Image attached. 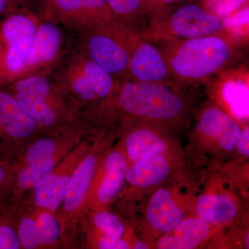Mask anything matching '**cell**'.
<instances>
[{"label":"cell","instance_id":"obj_12","mask_svg":"<svg viewBox=\"0 0 249 249\" xmlns=\"http://www.w3.org/2000/svg\"><path fill=\"white\" fill-rule=\"evenodd\" d=\"M170 172V165L164 156L153 153L134 162L127 170L125 178L132 186L147 188L164 181Z\"/></svg>","mask_w":249,"mask_h":249},{"label":"cell","instance_id":"obj_20","mask_svg":"<svg viewBox=\"0 0 249 249\" xmlns=\"http://www.w3.org/2000/svg\"><path fill=\"white\" fill-rule=\"evenodd\" d=\"M224 34L236 45L248 40L249 4L222 19Z\"/></svg>","mask_w":249,"mask_h":249},{"label":"cell","instance_id":"obj_4","mask_svg":"<svg viewBox=\"0 0 249 249\" xmlns=\"http://www.w3.org/2000/svg\"><path fill=\"white\" fill-rule=\"evenodd\" d=\"M109 29L128 55V74L131 79L174 83L164 55L152 40L120 21H114Z\"/></svg>","mask_w":249,"mask_h":249},{"label":"cell","instance_id":"obj_36","mask_svg":"<svg viewBox=\"0 0 249 249\" xmlns=\"http://www.w3.org/2000/svg\"><path fill=\"white\" fill-rule=\"evenodd\" d=\"M118 242H119V240L103 236L99 242H98V248L101 249H116Z\"/></svg>","mask_w":249,"mask_h":249},{"label":"cell","instance_id":"obj_7","mask_svg":"<svg viewBox=\"0 0 249 249\" xmlns=\"http://www.w3.org/2000/svg\"><path fill=\"white\" fill-rule=\"evenodd\" d=\"M95 30L96 32L88 42L89 60L102 67L112 76L128 73V55L113 35L109 25Z\"/></svg>","mask_w":249,"mask_h":249},{"label":"cell","instance_id":"obj_13","mask_svg":"<svg viewBox=\"0 0 249 249\" xmlns=\"http://www.w3.org/2000/svg\"><path fill=\"white\" fill-rule=\"evenodd\" d=\"M61 39L60 29L55 24L45 22L39 26L22 71L53 60L58 53Z\"/></svg>","mask_w":249,"mask_h":249},{"label":"cell","instance_id":"obj_11","mask_svg":"<svg viewBox=\"0 0 249 249\" xmlns=\"http://www.w3.org/2000/svg\"><path fill=\"white\" fill-rule=\"evenodd\" d=\"M209 224L199 217L183 219L171 231L160 238L157 244L160 249H192L196 248L209 235Z\"/></svg>","mask_w":249,"mask_h":249},{"label":"cell","instance_id":"obj_6","mask_svg":"<svg viewBox=\"0 0 249 249\" xmlns=\"http://www.w3.org/2000/svg\"><path fill=\"white\" fill-rule=\"evenodd\" d=\"M60 22L76 29H97L116 20L106 0H46Z\"/></svg>","mask_w":249,"mask_h":249},{"label":"cell","instance_id":"obj_29","mask_svg":"<svg viewBox=\"0 0 249 249\" xmlns=\"http://www.w3.org/2000/svg\"><path fill=\"white\" fill-rule=\"evenodd\" d=\"M190 0H141L144 14L150 19L161 17L175 9L178 5Z\"/></svg>","mask_w":249,"mask_h":249},{"label":"cell","instance_id":"obj_17","mask_svg":"<svg viewBox=\"0 0 249 249\" xmlns=\"http://www.w3.org/2000/svg\"><path fill=\"white\" fill-rule=\"evenodd\" d=\"M244 77L231 74L223 79L222 94L233 115L242 121L249 119V85Z\"/></svg>","mask_w":249,"mask_h":249},{"label":"cell","instance_id":"obj_14","mask_svg":"<svg viewBox=\"0 0 249 249\" xmlns=\"http://www.w3.org/2000/svg\"><path fill=\"white\" fill-rule=\"evenodd\" d=\"M198 217L209 224L224 226L231 222L237 213V208L231 197L225 194H204L196 203Z\"/></svg>","mask_w":249,"mask_h":249},{"label":"cell","instance_id":"obj_35","mask_svg":"<svg viewBox=\"0 0 249 249\" xmlns=\"http://www.w3.org/2000/svg\"><path fill=\"white\" fill-rule=\"evenodd\" d=\"M249 130L248 127L242 132L238 142L237 144V151L243 157H248L249 155Z\"/></svg>","mask_w":249,"mask_h":249},{"label":"cell","instance_id":"obj_1","mask_svg":"<svg viewBox=\"0 0 249 249\" xmlns=\"http://www.w3.org/2000/svg\"><path fill=\"white\" fill-rule=\"evenodd\" d=\"M164 55L174 80L196 82L224 71L235 57V42L224 36L164 41Z\"/></svg>","mask_w":249,"mask_h":249},{"label":"cell","instance_id":"obj_25","mask_svg":"<svg viewBox=\"0 0 249 249\" xmlns=\"http://www.w3.org/2000/svg\"><path fill=\"white\" fill-rule=\"evenodd\" d=\"M36 231L40 245H51L58 240L60 227L52 214L44 213L36 221Z\"/></svg>","mask_w":249,"mask_h":249},{"label":"cell","instance_id":"obj_39","mask_svg":"<svg viewBox=\"0 0 249 249\" xmlns=\"http://www.w3.org/2000/svg\"><path fill=\"white\" fill-rule=\"evenodd\" d=\"M246 247H247V248H249V234H247V237H246Z\"/></svg>","mask_w":249,"mask_h":249},{"label":"cell","instance_id":"obj_28","mask_svg":"<svg viewBox=\"0 0 249 249\" xmlns=\"http://www.w3.org/2000/svg\"><path fill=\"white\" fill-rule=\"evenodd\" d=\"M249 4V0H202L201 6L211 14L223 18Z\"/></svg>","mask_w":249,"mask_h":249},{"label":"cell","instance_id":"obj_10","mask_svg":"<svg viewBox=\"0 0 249 249\" xmlns=\"http://www.w3.org/2000/svg\"><path fill=\"white\" fill-rule=\"evenodd\" d=\"M36 121L17 99L0 90V132L11 138L22 139L35 130Z\"/></svg>","mask_w":249,"mask_h":249},{"label":"cell","instance_id":"obj_32","mask_svg":"<svg viewBox=\"0 0 249 249\" xmlns=\"http://www.w3.org/2000/svg\"><path fill=\"white\" fill-rule=\"evenodd\" d=\"M72 80V88L73 91L79 95L83 99L87 101H92L96 97V94L93 92V89L90 86L89 82L86 77L83 74L82 70L80 73H77L73 76Z\"/></svg>","mask_w":249,"mask_h":249},{"label":"cell","instance_id":"obj_33","mask_svg":"<svg viewBox=\"0 0 249 249\" xmlns=\"http://www.w3.org/2000/svg\"><path fill=\"white\" fill-rule=\"evenodd\" d=\"M20 247L16 231L6 224H0V249H18Z\"/></svg>","mask_w":249,"mask_h":249},{"label":"cell","instance_id":"obj_37","mask_svg":"<svg viewBox=\"0 0 249 249\" xmlns=\"http://www.w3.org/2000/svg\"><path fill=\"white\" fill-rule=\"evenodd\" d=\"M6 178V170L2 163H0V186H2Z\"/></svg>","mask_w":249,"mask_h":249},{"label":"cell","instance_id":"obj_16","mask_svg":"<svg viewBox=\"0 0 249 249\" xmlns=\"http://www.w3.org/2000/svg\"><path fill=\"white\" fill-rule=\"evenodd\" d=\"M96 166V159L89 156L85 159L67 183L65 208L67 211L76 209L81 204L91 183Z\"/></svg>","mask_w":249,"mask_h":249},{"label":"cell","instance_id":"obj_23","mask_svg":"<svg viewBox=\"0 0 249 249\" xmlns=\"http://www.w3.org/2000/svg\"><path fill=\"white\" fill-rule=\"evenodd\" d=\"M116 20L129 25L145 17L141 0H106Z\"/></svg>","mask_w":249,"mask_h":249},{"label":"cell","instance_id":"obj_3","mask_svg":"<svg viewBox=\"0 0 249 249\" xmlns=\"http://www.w3.org/2000/svg\"><path fill=\"white\" fill-rule=\"evenodd\" d=\"M150 19L151 29L149 34H142L149 40H183L206 36H226L222 18L195 3H187L165 16Z\"/></svg>","mask_w":249,"mask_h":249},{"label":"cell","instance_id":"obj_24","mask_svg":"<svg viewBox=\"0 0 249 249\" xmlns=\"http://www.w3.org/2000/svg\"><path fill=\"white\" fill-rule=\"evenodd\" d=\"M54 160L52 157L28 164L18 177V183L22 188L34 186L53 169Z\"/></svg>","mask_w":249,"mask_h":249},{"label":"cell","instance_id":"obj_38","mask_svg":"<svg viewBox=\"0 0 249 249\" xmlns=\"http://www.w3.org/2000/svg\"><path fill=\"white\" fill-rule=\"evenodd\" d=\"M134 249H148V246L143 242H138L134 246Z\"/></svg>","mask_w":249,"mask_h":249},{"label":"cell","instance_id":"obj_31","mask_svg":"<svg viewBox=\"0 0 249 249\" xmlns=\"http://www.w3.org/2000/svg\"><path fill=\"white\" fill-rule=\"evenodd\" d=\"M55 151V144L51 139H41L31 145L28 150L27 162L28 164L47 160L52 157Z\"/></svg>","mask_w":249,"mask_h":249},{"label":"cell","instance_id":"obj_15","mask_svg":"<svg viewBox=\"0 0 249 249\" xmlns=\"http://www.w3.org/2000/svg\"><path fill=\"white\" fill-rule=\"evenodd\" d=\"M106 173L99 188L97 196L101 203L109 202L121 191L124 186L127 161L124 155L119 152H113L106 160Z\"/></svg>","mask_w":249,"mask_h":249},{"label":"cell","instance_id":"obj_30","mask_svg":"<svg viewBox=\"0 0 249 249\" xmlns=\"http://www.w3.org/2000/svg\"><path fill=\"white\" fill-rule=\"evenodd\" d=\"M18 236L21 246L25 249H35L40 245L36 231V221L31 218H23L19 225Z\"/></svg>","mask_w":249,"mask_h":249},{"label":"cell","instance_id":"obj_18","mask_svg":"<svg viewBox=\"0 0 249 249\" xmlns=\"http://www.w3.org/2000/svg\"><path fill=\"white\" fill-rule=\"evenodd\" d=\"M129 160L136 162L147 155L162 154L167 149L166 142L155 131L148 128H139L129 134L126 139Z\"/></svg>","mask_w":249,"mask_h":249},{"label":"cell","instance_id":"obj_2","mask_svg":"<svg viewBox=\"0 0 249 249\" xmlns=\"http://www.w3.org/2000/svg\"><path fill=\"white\" fill-rule=\"evenodd\" d=\"M119 103L126 112L148 120L169 122L180 118L186 103L175 83L127 80L121 87Z\"/></svg>","mask_w":249,"mask_h":249},{"label":"cell","instance_id":"obj_19","mask_svg":"<svg viewBox=\"0 0 249 249\" xmlns=\"http://www.w3.org/2000/svg\"><path fill=\"white\" fill-rule=\"evenodd\" d=\"M67 176L57 177L49 173L34 186V201L37 206L52 211L56 210L65 198L67 183Z\"/></svg>","mask_w":249,"mask_h":249},{"label":"cell","instance_id":"obj_26","mask_svg":"<svg viewBox=\"0 0 249 249\" xmlns=\"http://www.w3.org/2000/svg\"><path fill=\"white\" fill-rule=\"evenodd\" d=\"M94 224L103 236L121 240L124 229L119 217L108 212L100 213L94 217Z\"/></svg>","mask_w":249,"mask_h":249},{"label":"cell","instance_id":"obj_34","mask_svg":"<svg viewBox=\"0 0 249 249\" xmlns=\"http://www.w3.org/2000/svg\"><path fill=\"white\" fill-rule=\"evenodd\" d=\"M22 4V0H0V16L15 14Z\"/></svg>","mask_w":249,"mask_h":249},{"label":"cell","instance_id":"obj_21","mask_svg":"<svg viewBox=\"0 0 249 249\" xmlns=\"http://www.w3.org/2000/svg\"><path fill=\"white\" fill-rule=\"evenodd\" d=\"M83 74L89 82L97 98H106L114 88V80L110 73L91 60H87L82 68Z\"/></svg>","mask_w":249,"mask_h":249},{"label":"cell","instance_id":"obj_8","mask_svg":"<svg viewBox=\"0 0 249 249\" xmlns=\"http://www.w3.org/2000/svg\"><path fill=\"white\" fill-rule=\"evenodd\" d=\"M197 129L210 139L217 141L227 152L235 150L242 134V127L222 109L206 108L201 114Z\"/></svg>","mask_w":249,"mask_h":249},{"label":"cell","instance_id":"obj_9","mask_svg":"<svg viewBox=\"0 0 249 249\" xmlns=\"http://www.w3.org/2000/svg\"><path fill=\"white\" fill-rule=\"evenodd\" d=\"M184 218V213L173 200L169 191L161 188L152 196L145 219L152 229L160 233L173 231Z\"/></svg>","mask_w":249,"mask_h":249},{"label":"cell","instance_id":"obj_27","mask_svg":"<svg viewBox=\"0 0 249 249\" xmlns=\"http://www.w3.org/2000/svg\"><path fill=\"white\" fill-rule=\"evenodd\" d=\"M16 93L40 96L47 98L50 91V83L47 78L33 76L19 80L15 85Z\"/></svg>","mask_w":249,"mask_h":249},{"label":"cell","instance_id":"obj_22","mask_svg":"<svg viewBox=\"0 0 249 249\" xmlns=\"http://www.w3.org/2000/svg\"><path fill=\"white\" fill-rule=\"evenodd\" d=\"M14 97L36 122L50 125L55 121L54 111L46 102L45 98L21 93H16Z\"/></svg>","mask_w":249,"mask_h":249},{"label":"cell","instance_id":"obj_5","mask_svg":"<svg viewBox=\"0 0 249 249\" xmlns=\"http://www.w3.org/2000/svg\"><path fill=\"white\" fill-rule=\"evenodd\" d=\"M37 27L28 15L15 13L0 27V81L22 73Z\"/></svg>","mask_w":249,"mask_h":249}]
</instances>
